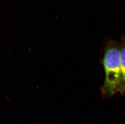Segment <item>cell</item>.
<instances>
[{
  "label": "cell",
  "mask_w": 125,
  "mask_h": 124,
  "mask_svg": "<svg viewBox=\"0 0 125 124\" xmlns=\"http://www.w3.org/2000/svg\"><path fill=\"white\" fill-rule=\"evenodd\" d=\"M103 64L105 78L101 90L104 97H112L117 93L120 78V50L119 42L109 40L105 46Z\"/></svg>",
  "instance_id": "6da1fadb"
},
{
  "label": "cell",
  "mask_w": 125,
  "mask_h": 124,
  "mask_svg": "<svg viewBox=\"0 0 125 124\" xmlns=\"http://www.w3.org/2000/svg\"><path fill=\"white\" fill-rule=\"evenodd\" d=\"M119 43L120 50V78L117 93L123 94L125 92V36L122 35Z\"/></svg>",
  "instance_id": "7a4b0ae2"
}]
</instances>
